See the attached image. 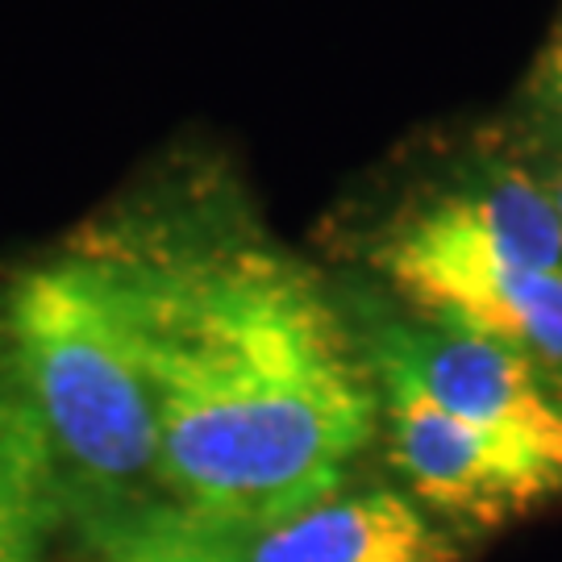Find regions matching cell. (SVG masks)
<instances>
[{"mask_svg":"<svg viewBox=\"0 0 562 562\" xmlns=\"http://www.w3.org/2000/svg\"><path fill=\"white\" fill-rule=\"evenodd\" d=\"M101 255L155 396L162 508L255 529L338 492L380 392L317 280L259 246Z\"/></svg>","mask_w":562,"mask_h":562,"instance_id":"obj_1","label":"cell"},{"mask_svg":"<svg viewBox=\"0 0 562 562\" xmlns=\"http://www.w3.org/2000/svg\"><path fill=\"white\" fill-rule=\"evenodd\" d=\"M4 334V367L34 404L67 492L109 508L104 533L162 517L155 396L101 250L21 276Z\"/></svg>","mask_w":562,"mask_h":562,"instance_id":"obj_2","label":"cell"},{"mask_svg":"<svg viewBox=\"0 0 562 562\" xmlns=\"http://www.w3.org/2000/svg\"><path fill=\"white\" fill-rule=\"evenodd\" d=\"M380 267L442 329L562 362V217L538 183L446 196L383 241Z\"/></svg>","mask_w":562,"mask_h":562,"instance_id":"obj_3","label":"cell"},{"mask_svg":"<svg viewBox=\"0 0 562 562\" xmlns=\"http://www.w3.org/2000/svg\"><path fill=\"white\" fill-rule=\"evenodd\" d=\"M380 408L396 471L425 504L442 513L496 525L562 496V467L446 413L404 367L383 355Z\"/></svg>","mask_w":562,"mask_h":562,"instance_id":"obj_4","label":"cell"},{"mask_svg":"<svg viewBox=\"0 0 562 562\" xmlns=\"http://www.w3.org/2000/svg\"><path fill=\"white\" fill-rule=\"evenodd\" d=\"M380 355L404 367L446 413L562 467V401L533 359L442 325L434 334H392Z\"/></svg>","mask_w":562,"mask_h":562,"instance_id":"obj_5","label":"cell"},{"mask_svg":"<svg viewBox=\"0 0 562 562\" xmlns=\"http://www.w3.org/2000/svg\"><path fill=\"white\" fill-rule=\"evenodd\" d=\"M217 533L238 562H454L442 533L401 492L338 487L292 517Z\"/></svg>","mask_w":562,"mask_h":562,"instance_id":"obj_6","label":"cell"},{"mask_svg":"<svg viewBox=\"0 0 562 562\" xmlns=\"http://www.w3.org/2000/svg\"><path fill=\"white\" fill-rule=\"evenodd\" d=\"M67 513V480L30 396L0 367V562H42Z\"/></svg>","mask_w":562,"mask_h":562,"instance_id":"obj_7","label":"cell"},{"mask_svg":"<svg viewBox=\"0 0 562 562\" xmlns=\"http://www.w3.org/2000/svg\"><path fill=\"white\" fill-rule=\"evenodd\" d=\"M101 562H238V554L217 529L162 513L104 533Z\"/></svg>","mask_w":562,"mask_h":562,"instance_id":"obj_8","label":"cell"},{"mask_svg":"<svg viewBox=\"0 0 562 562\" xmlns=\"http://www.w3.org/2000/svg\"><path fill=\"white\" fill-rule=\"evenodd\" d=\"M546 83H550V97L562 104V34L550 46V55H546Z\"/></svg>","mask_w":562,"mask_h":562,"instance_id":"obj_9","label":"cell"},{"mask_svg":"<svg viewBox=\"0 0 562 562\" xmlns=\"http://www.w3.org/2000/svg\"><path fill=\"white\" fill-rule=\"evenodd\" d=\"M554 204H559V217H562V183H559V192H554Z\"/></svg>","mask_w":562,"mask_h":562,"instance_id":"obj_10","label":"cell"}]
</instances>
